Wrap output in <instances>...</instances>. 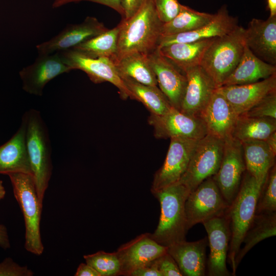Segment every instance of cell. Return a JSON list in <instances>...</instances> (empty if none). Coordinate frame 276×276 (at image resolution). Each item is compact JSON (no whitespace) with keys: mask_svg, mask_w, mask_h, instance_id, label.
Instances as JSON below:
<instances>
[{"mask_svg":"<svg viewBox=\"0 0 276 276\" xmlns=\"http://www.w3.org/2000/svg\"><path fill=\"white\" fill-rule=\"evenodd\" d=\"M134 100L142 103L151 114L162 116L172 108L169 100L157 86L143 84L126 76H121Z\"/></svg>","mask_w":276,"mask_h":276,"instance_id":"obj_29","label":"cell"},{"mask_svg":"<svg viewBox=\"0 0 276 276\" xmlns=\"http://www.w3.org/2000/svg\"><path fill=\"white\" fill-rule=\"evenodd\" d=\"M228 206L213 177H208L189 194L186 200L188 231L196 224L223 215Z\"/></svg>","mask_w":276,"mask_h":276,"instance_id":"obj_8","label":"cell"},{"mask_svg":"<svg viewBox=\"0 0 276 276\" xmlns=\"http://www.w3.org/2000/svg\"><path fill=\"white\" fill-rule=\"evenodd\" d=\"M7 175L24 217L25 249L35 255H41L44 251L40 229L43 203L38 196L34 177L31 174L22 173Z\"/></svg>","mask_w":276,"mask_h":276,"instance_id":"obj_5","label":"cell"},{"mask_svg":"<svg viewBox=\"0 0 276 276\" xmlns=\"http://www.w3.org/2000/svg\"><path fill=\"white\" fill-rule=\"evenodd\" d=\"M245 45L260 59L276 65V16L252 18L245 29Z\"/></svg>","mask_w":276,"mask_h":276,"instance_id":"obj_20","label":"cell"},{"mask_svg":"<svg viewBox=\"0 0 276 276\" xmlns=\"http://www.w3.org/2000/svg\"><path fill=\"white\" fill-rule=\"evenodd\" d=\"M276 235V213H261L255 215L244 238L242 248H240L235 259L237 267L245 255L257 244L267 238Z\"/></svg>","mask_w":276,"mask_h":276,"instance_id":"obj_30","label":"cell"},{"mask_svg":"<svg viewBox=\"0 0 276 276\" xmlns=\"http://www.w3.org/2000/svg\"><path fill=\"white\" fill-rule=\"evenodd\" d=\"M215 38L175 43L157 49L162 55L184 73L187 70L200 65L205 51Z\"/></svg>","mask_w":276,"mask_h":276,"instance_id":"obj_26","label":"cell"},{"mask_svg":"<svg viewBox=\"0 0 276 276\" xmlns=\"http://www.w3.org/2000/svg\"><path fill=\"white\" fill-rule=\"evenodd\" d=\"M33 272L27 266H21L11 258L0 263V276H32Z\"/></svg>","mask_w":276,"mask_h":276,"instance_id":"obj_38","label":"cell"},{"mask_svg":"<svg viewBox=\"0 0 276 276\" xmlns=\"http://www.w3.org/2000/svg\"><path fill=\"white\" fill-rule=\"evenodd\" d=\"M245 46V29L238 26L228 34L216 37L208 48L200 66L217 88L221 86L237 66Z\"/></svg>","mask_w":276,"mask_h":276,"instance_id":"obj_6","label":"cell"},{"mask_svg":"<svg viewBox=\"0 0 276 276\" xmlns=\"http://www.w3.org/2000/svg\"><path fill=\"white\" fill-rule=\"evenodd\" d=\"M75 276H101L100 273L87 263H81L77 268Z\"/></svg>","mask_w":276,"mask_h":276,"instance_id":"obj_43","label":"cell"},{"mask_svg":"<svg viewBox=\"0 0 276 276\" xmlns=\"http://www.w3.org/2000/svg\"><path fill=\"white\" fill-rule=\"evenodd\" d=\"M157 85L171 106L180 110L187 84L186 75L156 49L148 55Z\"/></svg>","mask_w":276,"mask_h":276,"instance_id":"obj_17","label":"cell"},{"mask_svg":"<svg viewBox=\"0 0 276 276\" xmlns=\"http://www.w3.org/2000/svg\"><path fill=\"white\" fill-rule=\"evenodd\" d=\"M208 237L194 242L186 240L168 246L167 252L177 263L182 275L203 276L206 266Z\"/></svg>","mask_w":276,"mask_h":276,"instance_id":"obj_23","label":"cell"},{"mask_svg":"<svg viewBox=\"0 0 276 276\" xmlns=\"http://www.w3.org/2000/svg\"><path fill=\"white\" fill-rule=\"evenodd\" d=\"M276 131V119L250 117L242 114L237 117L232 137L242 142L246 140H265Z\"/></svg>","mask_w":276,"mask_h":276,"instance_id":"obj_31","label":"cell"},{"mask_svg":"<svg viewBox=\"0 0 276 276\" xmlns=\"http://www.w3.org/2000/svg\"><path fill=\"white\" fill-rule=\"evenodd\" d=\"M240 142L246 171L257 180L264 182L268 171L275 164L276 155L264 140H250Z\"/></svg>","mask_w":276,"mask_h":276,"instance_id":"obj_27","label":"cell"},{"mask_svg":"<svg viewBox=\"0 0 276 276\" xmlns=\"http://www.w3.org/2000/svg\"><path fill=\"white\" fill-rule=\"evenodd\" d=\"M26 122L24 116L13 136L0 146V174L22 173L33 175L26 143Z\"/></svg>","mask_w":276,"mask_h":276,"instance_id":"obj_24","label":"cell"},{"mask_svg":"<svg viewBox=\"0 0 276 276\" xmlns=\"http://www.w3.org/2000/svg\"><path fill=\"white\" fill-rule=\"evenodd\" d=\"M217 89L238 117L247 111L266 96L276 90V74L254 83L222 86Z\"/></svg>","mask_w":276,"mask_h":276,"instance_id":"obj_19","label":"cell"},{"mask_svg":"<svg viewBox=\"0 0 276 276\" xmlns=\"http://www.w3.org/2000/svg\"><path fill=\"white\" fill-rule=\"evenodd\" d=\"M82 1H89L106 6L118 12L122 16V19L124 17V11L122 6L121 0H55L52 4V7L56 8L71 3H78Z\"/></svg>","mask_w":276,"mask_h":276,"instance_id":"obj_40","label":"cell"},{"mask_svg":"<svg viewBox=\"0 0 276 276\" xmlns=\"http://www.w3.org/2000/svg\"><path fill=\"white\" fill-rule=\"evenodd\" d=\"M267 9L269 11V16H276V0H267Z\"/></svg>","mask_w":276,"mask_h":276,"instance_id":"obj_46","label":"cell"},{"mask_svg":"<svg viewBox=\"0 0 276 276\" xmlns=\"http://www.w3.org/2000/svg\"><path fill=\"white\" fill-rule=\"evenodd\" d=\"M224 140L207 134L198 140L187 169L178 181L190 193L218 171L222 160Z\"/></svg>","mask_w":276,"mask_h":276,"instance_id":"obj_7","label":"cell"},{"mask_svg":"<svg viewBox=\"0 0 276 276\" xmlns=\"http://www.w3.org/2000/svg\"><path fill=\"white\" fill-rule=\"evenodd\" d=\"M130 276H162L158 269L155 260L151 263L132 271Z\"/></svg>","mask_w":276,"mask_h":276,"instance_id":"obj_41","label":"cell"},{"mask_svg":"<svg viewBox=\"0 0 276 276\" xmlns=\"http://www.w3.org/2000/svg\"><path fill=\"white\" fill-rule=\"evenodd\" d=\"M263 183L246 171L236 196L225 212L231 232L227 259L232 268V275H236L235 259L255 216L257 201Z\"/></svg>","mask_w":276,"mask_h":276,"instance_id":"obj_3","label":"cell"},{"mask_svg":"<svg viewBox=\"0 0 276 276\" xmlns=\"http://www.w3.org/2000/svg\"><path fill=\"white\" fill-rule=\"evenodd\" d=\"M265 141L271 151L276 155V131L272 132Z\"/></svg>","mask_w":276,"mask_h":276,"instance_id":"obj_45","label":"cell"},{"mask_svg":"<svg viewBox=\"0 0 276 276\" xmlns=\"http://www.w3.org/2000/svg\"><path fill=\"white\" fill-rule=\"evenodd\" d=\"M276 74V65L257 57L245 45L242 57L234 70L222 86L254 83Z\"/></svg>","mask_w":276,"mask_h":276,"instance_id":"obj_25","label":"cell"},{"mask_svg":"<svg viewBox=\"0 0 276 276\" xmlns=\"http://www.w3.org/2000/svg\"><path fill=\"white\" fill-rule=\"evenodd\" d=\"M26 143L37 193L43 203L52 172L51 146L47 127L40 112L30 109L23 115Z\"/></svg>","mask_w":276,"mask_h":276,"instance_id":"obj_4","label":"cell"},{"mask_svg":"<svg viewBox=\"0 0 276 276\" xmlns=\"http://www.w3.org/2000/svg\"><path fill=\"white\" fill-rule=\"evenodd\" d=\"M237 117L230 104L216 88L200 119L208 134L225 140L232 137Z\"/></svg>","mask_w":276,"mask_h":276,"instance_id":"obj_22","label":"cell"},{"mask_svg":"<svg viewBox=\"0 0 276 276\" xmlns=\"http://www.w3.org/2000/svg\"><path fill=\"white\" fill-rule=\"evenodd\" d=\"M83 257L86 263L93 267L101 276L121 275V263L116 252L99 251Z\"/></svg>","mask_w":276,"mask_h":276,"instance_id":"obj_34","label":"cell"},{"mask_svg":"<svg viewBox=\"0 0 276 276\" xmlns=\"http://www.w3.org/2000/svg\"><path fill=\"white\" fill-rule=\"evenodd\" d=\"M6 191L3 186V181L0 179V200L4 198Z\"/></svg>","mask_w":276,"mask_h":276,"instance_id":"obj_47","label":"cell"},{"mask_svg":"<svg viewBox=\"0 0 276 276\" xmlns=\"http://www.w3.org/2000/svg\"><path fill=\"white\" fill-rule=\"evenodd\" d=\"M108 29L94 17L87 16L81 23L70 25L48 41L36 45L38 55L51 54L71 49Z\"/></svg>","mask_w":276,"mask_h":276,"instance_id":"obj_15","label":"cell"},{"mask_svg":"<svg viewBox=\"0 0 276 276\" xmlns=\"http://www.w3.org/2000/svg\"><path fill=\"white\" fill-rule=\"evenodd\" d=\"M198 140L185 137L170 139L162 167L155 172L151 192L178 182L186 171Z\"/></svg>","mask_w":276,"mask_h":276,"instance_id":"obj_11","label":"cell"},{"mask_svg":"<svg viewBox=\"0 0 276 276\" xmlns=\"http://www.w3.org/2000/svg\"><path fill=\"white\" fill-rule=\"evenodd\" d=\"M238 26L237 18L230 15L226 6H223L210 22L199 28L172 35L161 36L157 48L175 43L190 42L221 37L231 32Z\"/></svg>","mask_w":276,"mask_h":276,"instance_id":"obj_21","label":"cell"},{"mask_svg":"<svg viewBox=\"0 0 276 276\" xmlns=\"http://www.w3.org/2000/svg\"><path fill=\"white\" fill-rule=\"evenodd\" d=\"M111 59L120 77H128L147 85L157 86V79L148 55L133 53L118 59Z\"/></svg>","mask_w":276,"mask_h":276,"instance_id":"obj_28","label":"cell"},{"mask_svg":"<svg viewBox=\"0 0 276 276\" xmlns=\"http://www.w3.org/2000/svg\"><path fill=\"white\" fill-rule=\"evenodd\" d=\"M148 123L153 127L157 139L185 137L199 140L208 134L200 119L186 115L173 107L162 116L150 113Z\"/></svg>","mask_w":276,"mask_h":276,"instance_id":"obj_12","label":"cell"},{"mask_svg":"<svg viewBox=\"0 0 276 276\" xmlns=\"http://www.w3.org/2000/svg\"><path fill=\"white\" fill-rule=\"evenodd\" d=\"M0 246L4 249L10 247L7 229L5 226L0 224Z\"/></svg>","mask_w":276,"mask_h":276,"instance_id":"obj_44","label":"cell"},{"mask_svg":"<svg viewBox=\"0 0 276 276\" xmlns=\"http://www.w3.org/2000/svg\"><path fill=\"white\" fill-rule=\"evenodd\" d=\"M154 3L157 15L164 24L178 14L181 5L177 0H154Z\"/></svg>","mask_w":276,"mask_h":276,"instance_id":"obj_37","label":"cell"},{"mask_svg":"<svg viewBox=\"0 0 276 276\" xmlns=\"http://www.w3.org/2000/svg\"><path fill=\"white\" fill-rule=\"evenodd\" d=\"M162 276H182L174 259L167 252L155 260Z\"/></svg>","mask_w":276,"mask_h":276,"instance_id":"obj_39","label":"cell"},{"mask_svg":"<svg viewBox=\"0 0 276 276\" xmlns=\"http://www.w3.org/2000/svg\"><path fill=\"white\" fill-rule=\"evenodd\" d=\"M215 14L199 12L188 6L181 5L178 14L163 25L161 36H169L191 31L199 28L214 18Z\"/></svg>","mask_w":276,"mask_h":276,"instance_id":"obj_32","label":"cell"},{"mask_svg":"<svg viewBox=\"0 0 276 276\" xmlns=\"http://www.w3.org/2000/svg\"><path fill=\"white\" fill-rule=\"evenodd\" d=\"M152 193L160 203V215L156 229L150 234L151 238L167 247L186 240L185 202L189 191L177 182Z\"/></svg>","mask_w":276,"mask_h":276,"instance_id":"obj_2","label":"cell"},{"mask_svg":"<svg viewBox=\"0 0 276 276\" xmlns=\"http://www.w3.org/2000/svg\"><path fill=\"white\" fill-rule=\"evenodd\" d=\"M208 235L210 252L207 262L210 276H230L232 274L226 267L231 232L225 215L202 223Z\"/></svg>","mask_w":276,"mask_h":276,"instance_id":"obj_14","label":"cell"},{"mask_svg":"<svg viewBox=\"0 0 276 276\" xmlns=\"http://www.w3.org/2000/svg\"><path fill=\"white\" fill-rule=\"evenodd\" d=\"M145 1L146 0H121L125 13L123 19H128L133 16Z\"/></svg>","mask_w":276,"mask_h":276,"instance_id":"obj_42","label":"cell"},{"mask_svg":"<svg viewBox=\"0 0 276 276\" xmlns=\"http://www.w3.org/2000/svg\"><path fill=\"white\" fill-rule=\"evenodd\" d=\"M187 84L179 111L190 117L199 118L217 87L200 65L185 72Z\"/></svg>","mask_w":276,"mask_h":276,"instance_id":"obj_18","label":"cell"},{"mask_svg":"<svg viewBox=\"0 0 276 276\" xmlns=\"http://www.w3.org/2000/svg\"><path fill=\"white\" fill-rule=\"evenodd\" d=\"M243 114L250 117L276 119V90L266 96Z\"/></svg>","mask_w":276,"mask_h":276,"instance_id":"obj_36","label":"cell"},{"mask_svg":"<svg viewBox=\"0 0 276 276\" xmlns=\"http://www.w3.org/2000/svg\"><path fill=\"white\" fill-rule=\"evenodd\" d=\"M163 24L156 12L154 0H146L133 16L122 19L119 24L117 52L111 59L133 53H152L157 48Z\"/></svg>","mask_w":276,"mask_h":276,"instance_id":"obj_1","label":"cell"},{"mask_svg":"<svg viewBox=\"0 0 276 276\" xmlns=\"http://www.w3.org/2000/svg\"><path fill=\"white\" fill-rule=\"evenodd\" d=\"M120 26L91 38L72 49L87 57L112 58L116 53Z\"/></svg>","mask_w":276,"mask_h":276,"instance_id":"obj_33","label":"cell"},{"mask_svg":"<svg viewBox=\"0 0 276 276\" xmlns=\"http://www.w3.org/2000/svg\"><path fill=\"white\" fill-rule=\"evenodd\" d=\"M168 247L152 239L150 233L139 235L121 245L116 253L121 267V275H129L135 269L151 263L166 254Z\"/></svg>","mask_w":276,"mask_h":276,"instance_id":"obj_16","label":"cell"},{"mask_svg":"<svg viewBox=\"0 0 276 276\" xmlns=\"http://www.w3.org/2000/svg\"><path fill=\"white\" fill-rule=\"evenodd\" d=\"M71 71L56 52L38 55L32 64L19 71V75L24 91L30 95L41 96L47 83L60 75Z\"/></svg>","mask_w":276,"mask_h":276,"instance_id":"obj_13","label":"cell"},{"mask_svg":"<svg viewBox=\"0 0 276 276\" xmlns=\"http://www.w3.org/2000/svg\"><path fill=\"white\" fill-rule=\"evenodd\" d=\"M64 62L72 70H80L85 72L96 84L108 82L117 87L123 99H134L119 75L112 60L108 57L92 58L78 52L68 49L58 52Z\"/></svg>","mask_w":276,"mask_h":276,"instance_id":"obj_9","label":"cell"},{"mask_svg":"<svg viewBox=\"0 0 276 276\" xmlns=\"http://www.w3.org/2000/svg\"><path fill=\"white\" fill-rule=\"evenodd\" d=\"M224 141L221 164L212 177L229 205L239 191L246 167L241 143L232 137Z\"/></svg>","mask_w":276,"mask_h":276,"instance_id":"obj_10","label":"cell"},{"mask_svg":"<svg viewBox=\"0 0 276 276\" xmlns=\"http://www.w3.org/2000/svg\"><path fill=\"white\" fill-rule=\"evenodd\" d=\"M276 211V167L270 168L263 183L257 201L256 214Z\"/></svg>","mask_w":276,"mask_h":276,"instance_id":"obj_35","label":"cell"}]
</instances>
